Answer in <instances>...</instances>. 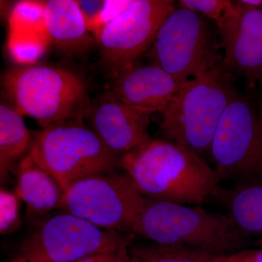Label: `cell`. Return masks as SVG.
<instances>
[{"label": "cell", "instance_id": "obj_6", "mask_svg": "<svg viewBox=\"0 0 262 262\" xmlns=\"http://www.w3.org/2000/svg\"><path fill=\"white\" fill-rule=\"evenodd\" d=\"M134 234L100 228L61 211L41 221L20 243L15 258L26 262H76L97 253L129 248Z\"/></svg>", "mask_w": 262, "mask_h": 262}, {"label": "cell", "instance_id": "obj_10", "mask_svg": "<svg viewBox=\"0 0 262 262\" xmlns=\"http://www.w3.org/2000/svg\"><path fill=\"white\" fill-rule=\"evenodd\" d=\"M176 8L170 0H133L100 29L95 38L101 61L113 78L148 53L164 20Z\"/></svg>", "mask_w": 262, "mask_h": 262}, {"label": "cell", "instance_id": "obj_23", "mask_svg": "<svg viewBox=\"0 0 262 262\" xmlns=\"http://www.w3.org/2000/svg\"><path fill=\"white\" fill-rule=\"evenodd\" d=\"M132 259L129 248L125 247L116 251L97 253L76 262H131Z\"/></svg>", "mask_w": 262, "mask_h": 262}, {"label": "cell", "instance_id": "obj_21", "mask_svg": "<svg viewBox=\"0 0 262 262\" xmlns=\"http://www.w3.org/2000/svg\"><path fill=\"white\" fill-rule=\"evenodd\" d=\"M133 0H106L105 1L101 14L95 20L94 24L90 28V32L95 36L99 32L100 29L106 24L117 18L121 14L124 10L127 9L132 3Z\"/></svg>", "mask_w": 262, "mask_h": 262}, {"label": "cell", "instance_id": "obj_19", "mask_svg": "<svg viewBox=\"0 0 262 262\" xmlns=\"http://www.w3.org/2000/svg\"><path fill=\"white\" fill-rule=\"evenodd\" d=\"M181 8L192 10L214 20L220 29L234 8L233 1L229 0H180Z\"/></svg>", "mask_w": 262, "mask_h": 262}, {"label": "cell", "instance_id": "obj_11", "mask_svg": "<svg viewBox=\"0 0 262 262\" xmlns=\"http://www.w3.org/2000/svg\"><path fill=\"white\" fill-rule=\"evenodd\" d=\"M234 8L221 28L224 66L250 82L262 77V6L249 8L233 1Z\"/></svg>", "mask_w": 262, "mask_h": 262}, {"label": "cell", "instance_id": "obj_17", "mask_svg": "<svg viewBox=\"0 0 262 262\" xmlns=\"http://www.w3.org/2000/svg\"><path fill=\"white\" fill-rule=\"evenodd\" d=\"M30 134L23 116L10 103L0 104V178L4 182L15 160L25 152Z\"/></svg>", "mask_w": 262, "mask_h": 262}, {"label": "cell", "instance_id": "obj_7", "mask_svg": "<svg viewBox=\"0 0 262 262\" xmlns=\"http://www.w3.org/2000/svg\"><path fill=\"white\" fill-rule=\"evenodd\" d=\"M147 55L150 64L163 69L181 84L223 61L206 17L181 7L164 20Z\"/></svg>", "mask_w": 262, "mask_h": 262}, {"label": "cell", "instance_id": "obj_13", "mask_svg": "<svg viewBox=\"0 0 262 262\" xmlns=\"http://www.w3.org/2000/svg\"><path fill=\"white\" fill-rule=\"evenodd\" d=\"M88 113L91 128L120 156L151 139L148 130L151 115L137 111L106 93Z\"/></svg>", "mask_w": 262, "mask_h": 262}, {"label": "cell", "instance_id": "obj_1", "mask_svg": "<svg viewBox=\"0 0 262 262\" xmlns=\"http://www.w3.org/2000/svg\"><path fill=\"white\" fill-rule=\"evenodd\" d=\"M120 168L145 198L201 205L220 186L215 170L200 155L163 139H151L120 156Z\"/></svg>", "mask_w": 262, "mask_h": 262}, {"label": "cell", "instance_id": "obj_15", "mask_svg": "<svg viewBox=\"0 0 262 262\" xmlns=\"http://www.w3.org/2000/svg\"><path fill=\"white\" fill-rule=\"evenodd\" d=\"M16 192L25 203L29 220L46 218L58 209L64 194L56 179L29 155L19 164Z\"/></svg>", "mask_w": 262, "mask_h": 262}, {"label": "cell", "instance_id": "obj_27", "mask_svg": "<svg viewBox=\"0 0 262 262\" xmlns=\"http://www.w3.org/2000/svg\"><path fill=\"white\" fill-rule=\"evenodd\" d=\"M10 262H26V261H22V260L18 259V258H14Z\"/></svg>", "mask_w": 262, "mask_h": 262}, {"label": "cell", "instance_id": "obj_12", "mask_svg": "<svg viewBox=\"0 0 262 262\" xmlns=\"http://www.w3.org/2000/svg\"><path fill=\"white\" fill-rule=\"evenodd\" d=\"M182 84L158 66L136 63L113 77L106 94L137 111L152 115L163 113Z\"/></svg>", "mask_w": 262, "mask_h": 262}, {"label": "cell", "instance_id": "obj_29", "mask_svg": "<svg viewBox=\"0 0 262 262\" xmlns=\"http://www.w3.org/2000/svg\"><path fill=\"white\" fill-rule=\"evenodd\" d=\"M133 259L131 262H140L139 261V260L137 259V258H134V256H132Z\"/></svg>", "mask_w": 262, "mask_h": 262}, {"label": "cell", "instance_id": "obj_8", "mask_svg": "<svg viewBox=\"0 0 262 262\" xmlns=\"http://www.w3.org/2000/svg\"><path fill=\"white\" fill-rule=\"evenodd\" d=\"M144 201L145 196L125 172H115L72 184L65 191L58 209L100 228L134 234Z\"/></svg>", "mask_w": 262, "mask_h": 262}, {"label": "cell", "instance_id": "obj_26", "mask_svg": "<svg viewBox=\"0 0 262 262\" xmlns=\"http://www.w3.org/2000/svg\"><path fill=\"white\" fill-rule=\"evenodd\" d=\"M258 82H259L260 85H261V115H262V77L259 80H258Z\"/></svg>", "mask_w": 262, "mask_h": 262}, {"label": "cell", "instance_id": "obj_24", "mask_svg": "<svg viewBox=\"0 0 262 262\" xmlns=\"http://www.w3.org/2000/svg\"><path fill=\"white\" fill-rule=\"evenodd\" d=\"M77 4L83 15L90 30L104 7L103 0H77Z\"/></svg>", "mask_w": 262, "mask_h": 262}, {"label": "cell", "instance_id": "obj_16", "mask_svg": "<svg viewBox=\"0 0 262 262\" xmlns=\"http://www.w3.org/2000/svg\"><path fill=\"white\" fill-rule=\"evenodd\" d=\"M228 216L245 234L262 237V183H241L232 189L219 186L213 192Z\"/></svg>", "mask_w": 262, "mask_h": 262}, {"label": "cell", "instance_id": "obj_22", "mask_svg": "<svg viewBox=\"0 0 262 262\" xmlns=\"http://www.w3.org/2000/svg\"><path fill=\"white\" fill-rule=\"evenodd\" d=\"M212 262H262V248L260 249H243L225 256H214Z\"/></svg>", "mask_w": 262, "mask_h": 262}, {"label": "cell", "instance_id": "obj_2", "mask_svg": "<svg viewBox=\"0 0 262 262\" xmlns=\"http://www.w3.org/2000/svg\"><path fill=\"white\" fill-rule=\"evenodd\" d=\"M132 233L154 244L182 245L212 256L245 249L249 237L227 215L148 198Z\"/></svg>", "mask_w": 262, "mask_h": 262}, {"label": "cell", "instance_id": "obj_20", "mask_svg": "<svg viewBox=\"0 0 262 262\" xmlns=\"http://www.w3.org/2000/svg\"><path fill=\"white\" fill-rule=\"evenodd\" d=\"M1 233H8L19 225L18 205L16 198L11 193L2 189Z\"/></svg>", "mask_w": 262, "mask_h": 262}, {"label": "cell", "instance_id": "obj_18", "mask_svg": "<svg viewBox=\"0 0 262 262\" xmlns=\"http://www.w3.org/2000/svg\"><path fill=\"white\" fill-rule=\"evenodd\" d=\"M140 262H211L213 256L182 245L136 244L129 249Z\"/></svg>", "mask_w": 262, "mask_h": 262}, {"label": "cell", "instance_id": "obj_14", "mask_svg": "<svg viewBox=\"0 0 262 262\" xmlns=\"http://www.w3.org/2000/svg\"><path fill=\"white\" fill-rule=\"evenodd\" d=\"M45 27L56 47L68 56L85 53L97 44L75 0L42 3Z\"/></svg>", "mask_w": 262, "mask_h": 262}, {"label": "cell", "instance_id": "obj_25", "mask_svg": "<svg viewBox=\"0 0 262 262\" xmlns=\"http://www.w3.org/2000/svg\"><path fill=\"white\" fill-rule=\"evenodd\" d=\"M238 2L239 4L244 5L245 7L249 8H257L262 6V0H241Z\"/></svg>", "mask_w": 262, "mask_h": 262}, {"label": "cell", "instance_id": "obj_4", "mask_svg": "<svg viewBox=\"0 0 262 262\" xmlns=\"http://www.w3.org/2000/svg\"><path fill=\"white\" fill-rule=\"evenodd\" d=\"M2 84L10 104L43 128L81 120L89 110L84 81L62 67L46 63L13 67L5 72Z\"/></svg>", "mask_w": 262, "mask_h": 262}, {"label": "cell", "instance_id": "obj_5", "mask_svg": "<svg viewBox=\"0 0 262 262\" xmlns=\"http://www.w3.org/2000/svg\"><path fill=\"white\" fill-rule=\"evenodd\" d=\"M29 155L56 179L63 192L82 179L115 173L120 168V155L81 120L43 128L33 141Z\"/></svg>", "mask_w": 262, "mask_h": 262}, {"label": "cell", "instance_id": "obj_3", "mask_svg": "<svg viewBox=\"0 0 262 262\" xmlns=\"http://www.w3.org/2000/svg\"><path fill=\"white\" fill-rule=\"evenodd\" d=\"M237 94L233 74L222 63L182 84L161 113L162 132L200 156L209 154L221 117Z\"/></svg>", "mask_w": 262, "mask_h": 262}, {"label": "cell", "instance_id": "obj_9", "mask_svg": "<svg viewBox=\"0 0 262 262\" xmlns=\"http://www.w3.org/2000/svg\"><path fill=\"white\" fill-rule=\"evenodd\" d=\"M209 155L220 182L262 183V115L241 95L221 117Z\"/></svg>", "mask_w": 262, "mask_h": 262}, {"label": "cell", "instance_id": "obj_28", "mask_svg": "<svg viewBox=\"0 0 262 262\" xmlns=\"http://www.w3.org/2000/svg\"><path fill=\"white\" fill-rule=\"evenodd\" d=\"M258 246H260V247L262 248V237H261V239H260L259 241H258Z\"/></svg>", "mask_w": 262, "mask_h": 262}]
</instances>
